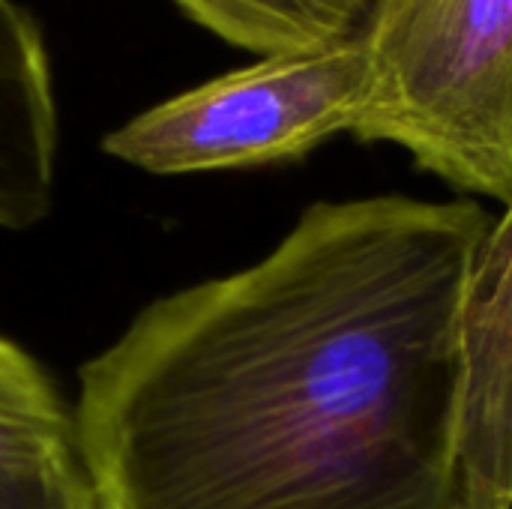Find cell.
I'll use <instances>...</instances> for the list:
<instances>
[{"instance_id":"4","label":"cell","mask_w":512,"mask_h":509,"mask_svg":"<svg viewBox=\"0 0 512 509\" xmlns=\"http://www.w3.org/2000/svg\"><path fill=\"white\" fill-rule=\"evenodd\" d=\"M57 141L42 30L18 0H0V231H27L51 213Z\"/></svg>"},{"instance_id":"7","label":"cell","mask_w":512,"mask_h":509,"mask_svg":"<svg viewBox=\"0 0 512 509\" xmlns=\"http://www.w3.org/2000/svg\"><path fill=\"white\" fill-rule=\"evenodd\" d=\"M0 509H99L84 468L0 477Z\"/></svg>"},{"instance_id":"2","label":"cell","mask_w":512,"mask_h":509,"mask_svg":"<svg viewBox=\"0 0 512 509\" xmlns=\"http://www.w3.org/2000/svg\"><path fill=\"white\" fill-rule=\"evenodd\" d=\"M360 36L372 102L354 138L512 207V0H375Z\"/></svg>"},{"instance_id":"3","label":"cell","mask_w":512,"mask_h":509,"mask_svg":"<svg viewBox=\"0 0 512 509\" xmlns=\"http://www.w3.org/2000/svg\"><path fill=\"white\" fill-rule=\"evenodd\" d=\"M372 102L363 36L312 54L261 57L111 129L102 150L159 177L294 162L357 132Z\"/></svg>"},{"instance_id":"1","label":"cell","mask_w":512,"mask_h":509,"mask_svg":"<svg viewBox=\"0 0 512 509\" xmlns=\"http://www.w3.org/2000/svg\"><path fill=\"white\" fill-rule=\"evenodd\" d=\"M78 384L99 509H512V234L474 198L315 201Z\"/></svg>"},{"instance_id":"8","label":"cell","mask_w":512,"mask_h":509,"mask_svg":"<svg viewBox=\"0 0 512 509\" xmlns=\"http://www.w3.org/2000/svg\"><path fill=\"white\" fill-rule=\"evenodd\" d=\"M501 225H507V228H512V207H507V210H501Z\"/></svg>"},{"instance_id":"6","label":"cell","mask_w":512,"mask_h":509,"mask_svg":"<svg viewBox=\"0 0 512 509\" xmlns=\"http://www.w3.org/2000/svg\"><path fill=\"white\" fill-rule=\"evenodd\" d=\"M81 468L75 411L45 369L0 336V477Z\"/></svg>"},{"instance_id":"5","label":"cell","mask_w":512,"mask_h":509,"mask_svg":"<svg viewBox=\"0 0 512 509\" xmlns=\"http://www.w3.org/2000/svg\"><path fill=\"white\" fill-rule=\"evenodd\" d=\"M192 21L258 57L312 54L363 33L375 0H174Z\"/></svg>"}]
</instances>
